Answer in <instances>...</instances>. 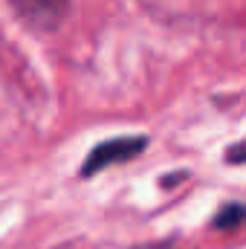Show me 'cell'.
<instances>
[{"instance_id": "2", "label": "cell", "mask_w": 246, "mask_h": 249, "mask_svg": "<svg viewBox=\"0 0 246 249\" xmlns=\"http://www.w3.org/2000/svg\"><path fill=\"white\" fill-rule=\"evenodd\" d=\"M15 12L20 15L23 23H29L38 32H53L64 20L70 0H12Z\"/></svg>"}, {"instance_id": "1", "label": "cell", "mask_w": 246, "mask_h": 249, "mask_svg": "<svg viewBox=\"0 0 246 249\" xmlns=\"http://www.w3.org/2000/svg\"><path fill=\"white\" fill-rule=\"evenodd\" d=\"M148 148V136L145 133H124V136H113V139H102L99 145H93V151L87 154V160L78 165V177L90 180L113 165L130 162L136 157H142Z\"/></svg>"}, {"instance_id": "3", "label": "cell", "mask_w": 246, "mask_h": 249, "mask_svg": "<svg viewBox=\"0 0 246 249\" xmlns=\"http://www.w3.org/2000/svg\"><path fill=\"white\" fill-rule=\"evenodd\" d=\"M246 217V209L241 200H229V203H223L217 212H214V217H211V226L214 229H238L241 223H244Z\"/></svg>"}, {"instance_id": "4", "label": "cell", "mask_w": 246, "mask_h": 249, "mask_svg": "<svg viewBox=\"0 0 246 249\" xmlns=\"http://www.w3.org/2000/svg\"><path fill=\"white\" fill-rule=\"evenodd\" d=\"M226 162H232V165H244V142H235V145H232Z\"/></svg>"}]
</instances>
